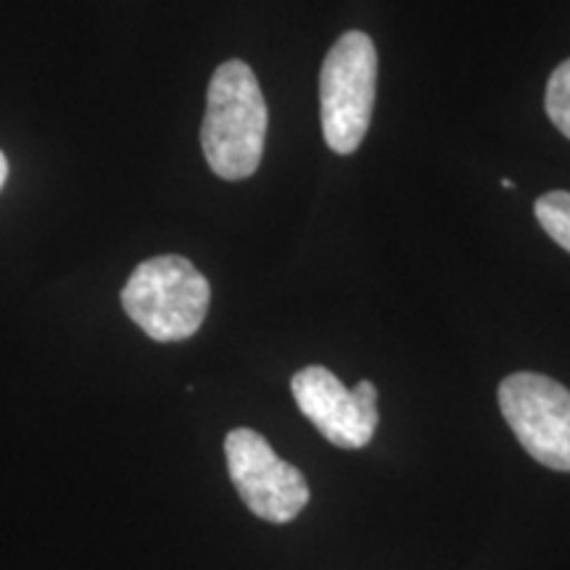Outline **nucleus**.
Returning <instances> with one entry per match:
<instances>
[{
	"label": "nucleus",
	"instance_id": "6",
	"mask_svg": "<svg viewBox=\"0 0 570 570\" xmlns=\"http://www.w3.org/2000/svg\"><path fill=\"white\" fill-rule=\"evenodd\" d=\"M291 391L302 415L333 446L362 449L373 441L381 420L373 381H360L354 389H346L327 367L309 365L294 375Z\"/></svg>",
	"mask_w": 570,
	"mask_h": 570
},
{
	"label": "nucleus",
	"instance_id": "4",
	"mask_svg": "<svg viewBox=\"0 0 570 570\" xmlns=\"http://www.w3.org/2000/svg\"><path fill=\"white\" fill-rule=\"evenodd\" d=\"M499 410L533 460L570 473V391L562 383L539 373H512L499 383Z\"/></svg>",
	"mask_w": 570,
	"mask_h": 570
},
{
	"label": "nucleus",
	"instance_id": "5",
	"mask_svg": "<svg viewBox=\"0 0 570 570\" xmlns=\"http://www.w3.org/2000/svg\"><path fill=\"white\" fill-rule=\"evenodd\" d=\"M233 487L256 518L291 523L309 502V487L298 468L277 458L275 449L252 428H235L225 439Z\"/></svg>",
	"mask_w": 570,
	"mask_h": 570
},
{
	"label": "nucleus",
	"instance_id": "10",
	"mask_svg": "<svg viewBox=\"0 0 570 570\" xmlns=\"http://www.w3.org/2000/svg\"><path fill=\"white\" fill-rule=\"evenodd\" d=\"M502 188H504V190H512V188H515V183H512L510 177H504V180H502Z\"/></svg>",
	"mask_w": 570,
	"mask_h": 570
},
{
	"label": "nucleus",
	"instance_id": "1",
	"mask_svg": "<svg viewBox=\"0 0 570 570\" xmlns=\"http://www.w3.org/2000/svg\"><path fill=\"white\" fill-rule=\"evenodd\" d=\"M267 104L246 61H225L212 75L202 125V148L212 173L238 183L259 169L265 154Z\"/></svg>",
	"mask_w": 570,
	"mask_h": 570
},
{
	"label": "nucleus",
	"instance_id": "8",
	"mask_svg": "<svg viewBox=\"0 0 570 570\" xmlns=\"http://www.w3.org/2000/svg\"><path fill=\"white\" fill-rule=\"evenodd\" d=\"M544 109L547 117L552 119V125L570 140V59L562 61L550 75Z\"/></svg>",
	"mask_w": 570,
	"mask_h": 570
},
{
	"label": "nucleus",
	"instance_id": "3",
	"mask_svg": "<svg viewBox=\"0 0 570 570\" xmlns=\"http://www.w3.org/2000/svg\"><path fill=\"white\" fill-rule=\"evenodd\" d=\"M375 88V42L360 30L344 32L320 69V119L333 154L348 156L362 146L373 119Z\"/></svg>",
	"mask_w": 570,
	"mask_h": 570
},
{
	"label": "nucleus",
	"instance_id": "9",
	"mask_svg": "<svg viewBox=\"0 0 570 570\" xmlns=\"http://www.w3.org/2000/svg\"><path fill=\"white\" fill-rule=\"evenodd\" d=\"M6 177H9V161H6L3 151H0V190H3V185H6Z\"/></svg>",
	"mask_w": 570,
	"mask_h": 570
},
{
	"label": "nucleus",
	"instance_id": "7",
	"mask_svg": "<svg viewBox=\"0 0 570 570\" xmlns=\"http://www.w3.org/2000/svg\"><path fill=\"white\" fill-rule=\"evenodd\" d=\"M539 225L544 233L570 254V194L568 190H550V194L539 196L533 204Z\"/></svg>",
	"mask_w": 570,
	"mask_h": 570
},
{
	"label": "nucleus",
	"instance_id": "2",
	"mask_svg": "<svg viewBox=\"0 0 570 570\" xmlns=\"http://www.w3.org/2000/svg\"><path fill=\"white\" fill-rule=\"evenodd\" d=\"M209 281L185 256L167 254L135 267L122 288L127 317L148 338L173 344L196 336L209 312Z\"/></svg>",
	"mask_w": 570,
	"mask_h": 570
}]
</instances>
